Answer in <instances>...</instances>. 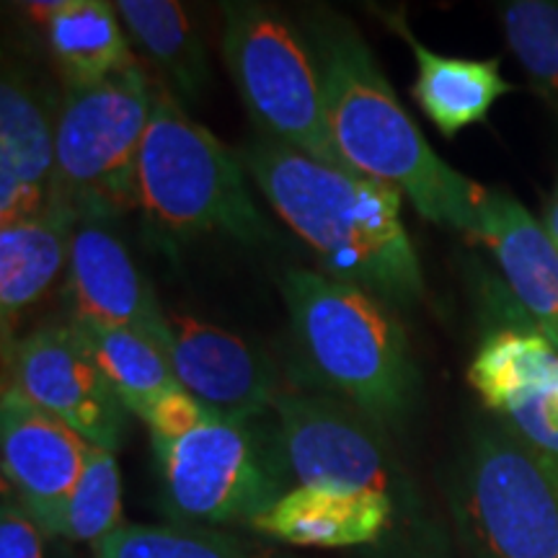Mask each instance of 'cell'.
I'll return each instance as SVG.
<instances>
[{
  "mask_svg": "<svg viewBox=\"0 0 558 558\" xmlns=\"http://www.w3.org/2000/svg\"><path fill=\"white\" fill-rule=\"evenodd\" d=\"M166 354L179 386L218 418L254 422L279 393L271 365L254 347L202 318L171 313Z\"/></svg>",
  "mask_w": 558,
  "mask_h": 558,
  "instance_id": "7c38bea8",
  "label": "cell"
},
{
  "mask_svg": "<svg viewBox=\"0 0 558 558\" xmlns=\"http://www.w3.org/2000/svg\"><path fill=\"white\" fill-rule=\"evenodd\" d=\"M543 226H546L548 235L556 241V246H558V186L546 202V222H543Z\"/></svg>",
  "mask_w": 558,
  "mask_h": 558,
  "instance_id": "f1b7e54d",
  "label": "cell"
},
{
  "mask_svg": "<svg viewBox=\"0 0 558 558\" xmlns=\"http://www.w3.org/2000/svg\"><path fill=\"white\" fill-rule=\"evenodd\" d=\"M11 388L96 448L114 452L122 445L128 409L70 320L39 326L19 341L11 357Z\"/></svg>",
  "mask_w": 558,
  "mask_h": 558,
  "instance_id": "30bf717a",
  "label": "cell"
},
{
  "mask_svg": "<svg viewBox=\"0 0 558 558\" xmlns=\"http://www.w3.org/2000/svg\"><path fill=\"white\" fill-rule=\"evenodd\" d=\"M78 220L81 215L68 202L52 199L37 218L0 228V313L5 339L13 320L50 290L68 264Z\"/></svg>",
  "mask_w": 558,
  "mask_h": 558,
  "instance_id": "d6986e66",
  "label": "cell"
},
{
  "mask_svg": "<svg viewBox=\"0 0 558 558\" xmlns=\"http://www.w3.org/2000/svg\"><path fill=\"white\" fill-rule=\"evenodd\" d=\"M3 476L26 512L45 527L78 484L94 445L37 403L3 388L0 401Z\"/></svg>",
  "mask_w": 558,
  "mask_h": 558,
  "instance_id": "5bb4252c",
  "label": "cell"
},
{
  "mask_svg": "<svg viewBox=\"0 0 558 558\" xmlns=\"http://www.w3.org/2000/svg\"><path fill=\"white\" fill-rule=\"evenodd\" d=\"M70 324L130 414L145 418L163 396L181 388L166 347L158 339L137 329H111L78 320Z\"/></svg>",
  "mask_w": 558,
  "mask_h": 558,
  "instance_id": "7402d4cb",
  "label": "cell"
},
{
  "mask_svg": "<svg viewBox=\"0 0 558 558\" xmlns=\"http://www.w3.org/2000/svg\"><path fill=\"white\" fill-rule=\"evenodd\" d=\"M135 199L145 218L169 233H228L243 243L271 239L239 153L194 122L158 83L137 156Z\"/></svg>",
  "mask_w": 558,
  "mask_h": 558,
  "instance_id": "277c9868",
  "label": "cell"
},
{
  "mask_svg": "<svg viewBox=\"0 0 558 558\" xmlns=\"http://www.w3.org/2000/svg\"><path fill=\"white\" fill-rule=\"evenodd\" d=\"M311 52L333 145L349 169L396 186L422 218L473 239L486 186L437 156L360 32L347 19H318Z\"/></svg>",
  "mask_w": 558,
  "mask_h": 558,
  "instance_id": "7a4b0ae2",
  "label": "cell"
},
{
  "mask_svg": "<svg viewBox=\"0 0 558 558\" xmlns=\"http://www.w3.org/2000/svg\"><path fill=\"white\" fill-rule=\"evenodd\" d=\"M271 409L284 463L300 486L393 501V465L378 422L337 396L295 390H279Z\"/></svg>",
  "mask_w": 558,
  "mask_h": 558,
  "instance_id": "9c48e42d",
  "label": "cell"
},
{
  "mask_svg": "<svg viewBox=\"0 0 558 558\" xmlns=\"http://www.w3.org/2000/svg\"><path fill=\"white\" fill-rule=\"evenodd\" d=\"M70 320L137 329L166 347L169 316L107 215H81L68 256Z\"/></svg>",
  "mask_w": 558,
  "mask_h": 558,
  "instance_id": "4fadbf2b",
  "label": "cell"
},
{
  "mask_svg": "<svg viewBox=\"0 0 558 558\" xmlns=\"http://www.w3.org/2000/svg\"><path fill=\"white\" fill-rule=\"evenodd\" d=\"M396 505L375 494H339L298 486L251 522L271 538L305 548H352L375 543L393 520Z\"/></svg>",
  "mask_w": 558,
  "mask_h": 558,
  "instance_id": "e0dca14e",
  "label": "cell"
},
{
  "mask_svg": "<svg viewBox=\"0 0 558 558\" xmlns=\"http://www.w3.org/2000/svg\"><path fill=\"white\" fill-rule=\"evenodd\" d=\"M279 290L305 367L320 386L380 427L407 416L416 367L407 333L378 298L311 269L288 271Z\"/></svg>",
  "mask_w": 558,
  "mask_h": 558,
  "instance_id": "3957f363",
  "label": "cell"
},
{
  "mask_svg": "<svg viewBox=\"0 0 558 558\" xmlns=\"http://www.w3.org/2000/svg\"><path fill=\"white\" fill-rule=\"evenodd\" d=\"M117 527H122L120 465L114 452L94 445L81 481L41 530L70 541L99 543Z\"/></svg>",
  "mask_w": 558,
  "mask_h": 558,
  "instance_id": "603a6c76",
  "label": "cell"
},
{
  "mask_svg": "<svg viewBox=\"0 0 558 558\" xmlns=\"http://www.w3.org/2000/svg\"><path fill=\"white\" fill-rule=\"evenodd\" d=\"M173 512L202 522H254L284 497L282 445L251 422L209 418L179 442L156 448Z\"/></svg>",
  "mask_w": 558,
  "mask_h": 558,
  "instance_id": "ba28073f",
  "label": "cell"
},
{
  "mask_svg": "<svg viewBox=\"0 0 558 558\" xmlns=\"http://www.w3.org/2000/svg\"><path fill=\"white\" fill-rule=\"evenodd\" d=\"M222 19V58L262 137L352 171L333 145L311 45L267 5L228 3Z\"/></svg>",
  "mask_w": 558,
  "mask_h": 558,
  "instance_id": "5b68a950",
  "label": "cell"
},
{
  "mask_svg": "<svg viewBox=\"0 0 558 558\" xmlns=\"http://www.w3.org/2000/svg\"><path fill=\"white\" fill-rule=\"evenodd\" d=\"M275 213L324 264L326 275L393 305L424 292L418 256L401 222L396 186L313 160L267 137L241 153Z\"/></svg>",
  "mask_w": 558,
  "mask_h": 558,
  "instance_id": "6da1fadb",
  "label": "cell"
},
{
  "mask_svg": "<svg viewBox=\"0 0 558 558\" xmlns=\"http://www.w3.org/2000/svg\"><path fill=\"white\" fill-rule=\"evenodd\" d=\"M62 3H65V0H34V3H26L24 9L29 13L32 21H37L41 29H47V26L52 24V19L60 13Z\"/></svg>",
  "mask_w": 558,
  "mask_h": 558,
  "instance_id": "83f0119b",
  "label": "cell"
},
{
  "mask_svg": "<svg viewBox=\"0 0 558 558\" xmlns=\"http://www.w3.org/2000/svg\"><path fill=\"white\" fill-rule=\"evenodd\" d=\"M452 514L471 558H558V478L501 418L473 432Z\"/></svg>",
  "mask_w": 558,
  "mask_h": 558,
  "instance_id": "8992f818",
  "label": "cell"
},
{
  "mask_svg": "<svg viewBox=\"0 0 558 558\" xmlns=\"http://www.w3.org/2000/svg\"><path fill=\"white\" fill-rule=\"evenodd\" d=\"M156 83L143 65L68 88L54 117V197L78 215L137 207L135 171Z\"/></svg>",
  "mask_w": 558,
  "mask_h": 558,
  "instance_id": "52a82bcc",
  "label": "cell"
},
{
  "mask_svg": "<svg viewBox=\"0 0 558 558\" xmlns=\"http://www.w3.org/2000/svg\"><path fill=\"white\" fill-rule=\"evenodd\" d=\"M471 241L484 243L533 326L558 349V246L512 194L486 190Z\"/></svg>",
  "mask_w": 558,
  "mask_h": 558,
  "instance_id": "9a60e30c",
  "label": "cell"
},
{
  "mask_svg": "<svg viewBox=\"0 0 558 558\" xmlns=\"http://www.w3.org/2000/svg\"><path fill=\"white\" fill-rule=\"evenodd\" d=\"M209 418H215L194 396L186 393L184 388L173 390V393L163 396L156 407L150 409V414L143 418L148 424L153 448H166V445L179 442L192 432L205 427Z\"/></svg>",
  "mask_w": 558,
  "mask_h": 558,
  "instance_id": "484cf974",
  "label": "cell"
},
{
  "mask_svg": "<svg viewBox=\"0 0 558 558\" xmlns=\"http://www.w3.org/2000/svg\"><path fill=\"white\" fill-rule=\"evenodd\" d=\"M501 24L530 86L558 120V3L512 0L501 5Z\"/></svg>",
  "mask_w": 558,
  "mask_h": 558,
  "instance_id": "cb8c5ba5",
  "label": "cell"
},
{
  "mask_svg": "<svg viewBox=\"0 0 558 558\" xmlns=\"http://www.w3.org/2000/svg\"><path fill=\"white\" fill-rule=\"evenodd\" d=\"M45 34L68 88L107 81L140 62L120 11L104 0H65Z\"/></svg>",
  "mask_w": 558,
  "mask_h": 558,
  "instance_id": "44dd1931",
  "label": "cell"
},
{
  "mask_svg": "<svg viewBox=\"0 0 558 558\" xmlns=\"http://www.w3.org/2000/svg\"><path fill=\"white\" fill-rule=\"evenodd\" d=\"M390 21L414 50L416 81L411 88L414 101L445 137H456L460 130L484 122L494 104L512 90V83L501 78L497 58H448L416 41L401 16Z\"/></svg>",
  "mask_w": 558,
  "mask_h": 558,
  "instance_id": "ac0fdd59",
  "label": "cell"
},
{
  "mask_svg": "<svg viewBox=\"0 0 558 558\" xmlns=\"http://www.w3.org/2000/svg\"><path fill=\"white\" fill-rule=\"evenodd\" d=\"M96 558H248L230 538L158 525H122L96 543Z\"/></svg>",
  "mask_w": 558,
  "mask_h": 558,
  "instance_id": "d4e9b609",
  "label": "cell"
},
{
  "mask_svg": "<svg viewBox=\"0 0 558 558\" xmlns=\"http://www.w3.org/2000/svg\"><path fill=\"white\" fill-rule=\"evenodd\" d=\"M54 197V122L19 75L0 86V228L37 218Z\"/></svg>",
  "mask_w": 558,
  "mask_h": 558,
  "instance_id": "2e32d148",
  "label": "cell"
},
{
  "mask_svg": "<svg viewBox=\"0 0 558 558\" xmlns=\"http://www.w3.org/2000/svg\"><path fill=\"white\" fill-rule=\"evenodd\" d=\"M481 401L558 478V349L525 313L484 339L469 369Z\"/></svg>",
  "mask_w": 558,
  "mask_h": 558,
  "instance_id": "8fae6325",
  "label": "cell"
},
{
  "mask_svg": "<svg viewBox=\"0 0 558 558\" xmlns=\"http://www.w3.org/2000/svg\"><path fill=\"white\" fill-rule=\"evenodd\" d=\"M128 37L156 70L158 86L181 107H194L209 81L202 34L184 5L173 0H120L114 3Z\"/></svg>",
  "mask_w": 558,
  "mask_h": 558,
  "instance_id": "ffe728a7",
  "label": "cell"
},
{
  "mask_svg": "<svg viewBox=\"0 0 558 558\" xmlns=\"http://www.w3.org/2000/svg\"><path fill=\"white\" fill-rule=\"evenodd\" d=\"M0 558H45L41 527L24 505L3 501L0 512Z\"/></svg>",
  "mask_w": 558,
  "mask_h": 558,
  "instance_id": "4316f807",
  "label": "cell"
}]
</instances>
